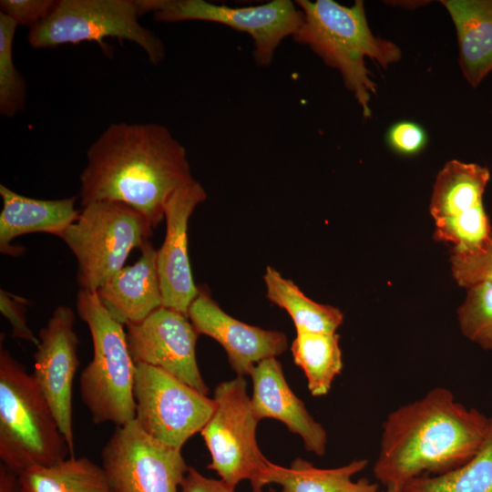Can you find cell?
<instances>
[{
	"mask_svg": "<svg viewBox=\"0 0 492 492\" xmlns=\"http://www.w3.org/2000/svg\"><path fill=\"white\" fill-rule=\"evenodd\" d=\"M80 180V203L122 202L156 228L179 188L193 181L185 147L156 123L109 125L91 144Z\"/></svg>",
	"mask_w": 492,
	"mask_h": 492,
	"instance_id": "6da1fadb",
	"label": "cell"
},
{
	"mask_svg": "<svg viewBox=\"0 0 492 492\" xmlns=\"http://www.w3.org/2000/svg\"><path fill=\"white\" fill-rule=\"evenodd\" d=\"M487 427V416L435 387L387 415L374 477L384 487L404 489L415 478L449 472L477 453Z\"/></svg>",
	"mask_w": 492,
	"mask_h": 492,
	"instance_id": "7a4b0ae2",
	"label": "cell"
},
{
	"mask_svg": "<svg viewBox=\"0 0 492 492\" xmlns=\"http://www.w3.org/2000/svg\"><path fill=\"white\" fill-rule=\"evenodd\" d=\"M294 3L302 12V22L292 36L293 40L310 47L327 66L340 72L363 116L370 118V100L376 94V84L365 58L386 68L400 59L401 49L372 33L362 0H356L351 6L333 0Z\"/></svg>",
	"mask_w": 492,
	"mask_h": 492,
	"instance_id": "3957f363",
	"label": "cell"
},
{
	"mask_svg": "<svg viewBox=\"0 0 492 492\" xmlns=\"http://www.w3.org/2000/svg\"><path fill=\"white\" fill-rule=\"evenodd\" d=\"M70 456L52 408L32 374L1 344L0 459L16 473Z\"/></svg>",
	"mask_w": 492,
	"mask_h": 492,
	"instance_id": "277c9868",
	"label": "cell"
},
{
	"mask_svg": "<svg viewBox=\"0 0 492 492\" xmlns=\"http://www.w3.org/2000/svg\"><path fill=\"white\" fill-rule=\"evenodd\" d=\"M76 307L89 329L93 344V358L79 379L82 402L94 424L123 425L135 418L136 366L124 325L109 314L96 292L80 289Z\"/></svg>",
	"mask_w": 492,
	"mask_h": 492,
	"instance_id": "5b68a950",
	"label": "cell"
},
{
	"mask_svg": "<svg viewBox=\"0 0 492 492\" xmlns=\"http://www.w3.org/2000/svg\"><path fill=\"white\" fill-rule=\"evenodd\" d=\"M147 218L118 201H94L60 237L77 261L81 290L97 292L121 270L134 249H141L152 235Z\"/></svg>",
	"mask_w": 492,
	"mask_h": 492,
	"instance_id": "8992f818",
	"label": "cell"
},
{
	"mask_svg": "<svg viewBox=\"0 0 492 492\" xmlns=\"http://www.w3.org/2000/svg\"><path fill=\"white\" fill-rule=\"evenodd\" d=\"M138 0H59L40 23L30 27L27 41L33 48H51L66 44L106 37L129 40L141 47L154 65L165 57V46L152 31L138 22Z\"/></svg>",
	"mask_w": 492,
	"mask_h": 492,
	"instance_id": "52a82bcc",
	"label": "cell"
},
{
	"mask_svg": "<svg viewBox=\"0 0 492 492\" xmlns=\"http://www.w3.org/2000/svg\"><path fill=\"white\" fill-rule=\"evenodd\" d=\"M214 413L200 432L210 451L214 470L231 486L249 480L252 492H262L260 481L272 462L256 440V417L244 376L219 384L213 394Z\"/></svg>",
	"mask_w": 492,
	"mask_h": 492,
	"instance_id": "ba28073f",
	"label": "cell"
},
{
	"mask_svg": "<svg viewBox=\"0 0 492 492\" xmlns=\"http://www.w3.org/2000/svg\"><path fill=\"white\" fill-rule=\"evenodd\" d=\"M135 365L134 419L152 438L181 450L214 413V399L159 367Z\"/></svg>",
	"mask_w": 492,
	"mask_h": 492,
	"instance_id": "9c48e42d",
	"label": "cell"
},
{
	"mask_svg": "<svg viewBox=\"0 0 492 492\" xmlns=\"http://www.w3.org/2000/svg\"><path fill=\"white\" fill-rule=\"evenodd\" d=\"M141 14L151 12L157 22L207 21L247 33L253 40L254 59L267 67L281 42L292 36L302 22V12L290 0L243 7H230L204 0H138Z\"/></svg>",
	"mask_w": 492,
	"mask_h": 492,
	"instance_id": "30bf717a",
	"label": "cell"
},
{
	"mask_svg": "<svg viewBox=\"0 0 492 492\" xmlns=\"http://www.w3.org/2000/svg\"><path fill=\"white\" fill-rule=\"evenodd\" d=\"M101 457L113 492H179L190 467L179 449L147 435L135 419L116 427Z\"/></svg>",
	"mask_w": 492,
	"mask_h": 492,
	"instance_id": "8fae6325",
	"label": "cell"
},
{
	"mask_svg": "<svg viewBox=\"0 0 492 492\" xmlns=\"http://www.w3.org/2000/svg\"><path fill=\"white\" fill-rule=\"evenodd\" d=\"M126 326L127 343L135 364L159 367L208 395L196 359L199 333L188 315L161 306L143 321Z\"/></svg>",
	"mask_w": 492,
	"mask_h": 492,
	"instance_id": "7c38bea8",
	"label": "cell"
},
{
	"mask_svg": "<svg viewBox=\"0 0 492 492\" xmlns=\"http://www.w3.org/2000/svg\"><path fill=\"white\" fill-rule=\"evenodd\" d=\"M75 318L70 307L59 305L53 311L46 324L38 332L39 343L34 354L32 373L67 442L69 456H75L72 388L79 364Z\"/></svg>",
	"mask_w": 492,
	"mask_h": 492,
	"instance_id": "4fadbf2b",
	"label": "cell"
},
{
	"mask_svg": "<svg viewBox=\"0 0 492 492\" xmlns=\"http://www.w3.org/2000/svg\"><path fill=\"white\" fill-rule=\"evenodd\" d=\"M207 198L202 185L193 181L176 190L164 207L165 239L157 250V269L163 307L188 315L200 287L196 286L188 252V222L195 208Z\"/></svg>",
	"mask_w": 492,
	"mask_h": 492,
	"instance_id": "5bb4252c",
	"label": "cell"
},
{
	"mask_svg": "<svg viewBox=\"0 0 492 492\" xmlns=\"http://www.w3.org/2000/svg\"><path fill=\"white\" fill-rule=\"evenodd\" d=\"M188 317L199 334L211 337L223 347L231 367L240 376L249 375L255 364L280 355L288 347L283 333L233 318L201 288L189 307Z\"/></svg>",
	"mask_w": 492,
	"mask_h": 492,
	"instance_id": "9a60e30c",
	"label": "cell"
},
{
	"mask_svg": "<svg viewBox=\"0 0 492 492\" xmlns=\"http://www.w3.org/2000/svg\"><path fill=\"white\" fill-rule=\"evenodd\" d=\"M249 375L252 381L251 401L256 417L260 421L279 420L290 432L301 436L307 451L323 456L327 433L287 384L282 364L275 357L262 360L251 368Z\"/></svg>",
	"mask_w": 492,
	"mask_h": 492,
	"instance_id": "2e32d148",
	"label": "cell"
},
{
	"mask_svg": "<svg viewBox=\"0 0 492 492\" xmlns=\"http://www.w3.org/2000/svg\"><path fill=\"white\" fill-rule=\"evenodd\" d=\"M138 260L125 266L96 292L109 314L123 325L138 323L163 305L157 250L150 241Z\"/></svg>",
	"mask_w": 492,
	"mask_h": 492,
	"instance_id": "e0dca14e",
	"label": "cell"
},
{
	"mask_svg": "<svg viewBox=\"0 0 492 492\" xmlns=\"http://www.w3.org/2000/svg\"><path fill=\"white\" fill-rule=\"evenodd\" d=\"M3 208L0 213V251L17 256L20 251L10 245L16 237L45 232L61 237L79 216L77 197L38 200L18 194L0 185Z\"/></svg>",
	"mask_w": 492,
	"mask_h": 492,
	"instance_id": "ac0fdd59",
	"label": "cell"
},
{
	"mask_svg": "<svg viewBox=\"0 0 492 492\" xmlns=\"http://www.w3.org/2000/svg\"><path fill=\"white\" fill-rule=\"evenodd\" d=\"M457 36L459 66L476 87L492 71V0H444Z\"/></svg>",
	"mask_w": 492,
	"mask_h": 492,
	"instance_id": "d6986e66",
	"label": "cell"
},
{
	"mask_svg": "<svg viewBox=\"0 0 492 492\" xmlns=\"http://www.w3.org/2000/svg\"><path fill=\"white\" fill-rule=\"evenodd\" d=\"M367 464L368 460L364 458L335 468H318L301 457L288 467L271 463L260 487L262 489L266 485L277 484L282 487L281 492H378V485L367 478L352 480Z\"/></svg>",
	"mask_w": 492,
	"mask_h": 492,
	"instance_id": "ffe728a7",
	"label": "cell"
},
{
	"mask_svg": "<svg viewBox=\"0 0 492 492\" xmlns=\"http://www.w3.org/2000/svg\"><path fill=\"white\" fill-rule=\"evenodd\" d=\"M490 179L487 167L453 159L437 173L429 211L434 220L456 218L483 206Z\"/></svg>",
	"mask_w": 492,
	"mask_h": 492,
	"instance_id": "44dd1931",
	"label": "cell"
},
{
	"mask_svg": "<svg viewBox=\"0 0 492 492\" xmlns=\"http://www.w3.org/2000/svg\"><path fill=\"white\" fill-rule=\"evenodd\" d=\"M18 478L20 492H112L103 467L85 456L31 466Z\"/></svg>",
	"mask_w": 492,
	"mask_h": 492,
	"instance_id": "7402d4cb",
	"label": "cell"
},
{
	"mask_svg": "<svg viewBox=\"0 0 492 492\" xmlns=\"http://www.w3.org/2000/svg\"><path fill=\"white\" fill-rule=\"evenodd\" d=\"M266 297L285 310L297 332L333 333L343 324V313L334 306L308 298L291 280L285 279L271 266L263 275Z\"/></svg>",
	"mask_w": 492,
	"mask_h": 492,
	"instance_id": "603a6c76",
	"label": "cell"
},
{
	"mask_svg": "<svg viewBox=\"0 0 492 492\" xmlns=\"http://www.w3.org/2000/svg\"><path fill=\"white\" fill-rule=\"evenodd\" d=\"M339 339L336 333L297 332L292 343L293 361L303 371L308 389L313 396L327 395L333 380L342 372Z\"/></svg>",
	"mask_w": 492,
	"mask_h": 492,
	"instance_id": "cb8c5ba5",
	"label": "cell"
},
{
	"mask_svg": "<svg viewBox=\"0 0 492 492\" xmlns=\"http://www.w3.org/2000/svg\"><path fill=\"white\" fill-rule=\"evenodd\" d=\"M406 492H492V415L483 444L464 465L442 475L417 477Z\"/></svg>",
	"mask_w": 492,
	"mask_h": 492,
	"instance_id": "d4e9b609",
	"label": "cell"
},
{
	"mask_svg": "<svg viewBox=\"0 0 492 492\" xmlns=\"http://www.w3.org/2000/svg\"><path fill=\"white\" fill-rule=\"evenodd\" d=\"M17 24L0 12V113L13 117L25 108L26 84L16 69L13 43Z\"/></svg>",
	"mask_w": 492,
	"mask_h": 492,
	"instance_id": "484cf974",
	"label": "cell"
},
{
	"mask_svg": "<svg viewBox=\"0 0 492 492\" xmlns=\"http://www.w3.org/2000/svg\"><path fill=\"white\" fill-rule=\"evenodd\" d=\"M457 322L465 337L484 350L492 351V283L466 290L457 310Z\"/></svg>",
	"mask_w": 492,
	"mask_h": 492,
	"instance_id": "4316f807",
	"label": "cell"
},
{
	"mask_svg": "<svg viewBox=\"0 0 492 492\" xmlns=\"http://www.w3.org/2000/svg\"><path fill=\"white\" fill-rule=\"evenodd\" d=\"M435 226V239L452 243V251H473L492 236L484 205L456 218L436 220Z\"/></svg>",
	"mask_w": 492,
	"mask_h": 492,
	"instance_id": "83f0119b",
	"label": "cell"
},
{
	"mask_svg": "<svg viewBox=\"0 0 492 492\" xmlns=\"http://www.w3.org/2000/svg\"><path fill=\"white\" fill-rule=\"evenodd\" d=\"M451 271L456 283L466 290L482 283H492V236L479 248L452 251Z\"/></svg>",
	"mask_w": 492,
	"mask_h": 492,
	"instance_id": "f1b7e54d",
	"label": "cell"
},
{
	"mask_svg": "<svg viewBox=\"0 0 492 492\" xmlns=\"http://www.w3.org/2000/svg\"><path fill=\"white\" fill-rule=\"evenodd\" d=\"M386 142L395 152L414 155L420 152L427 143L425 129L415 122L402 120L395 123L386 133Z\"/></svg>",
	"mask_w": 492,
	"mask_h": 492,
	"instance_id": "f546056e",
	"label": "cell"
},
{
	"mask_svg": "<svg viewBox=\"0 0 492 492\" xmlns=\"http://www.w3.org/2000/svg\"><path fill=\"white\" fill-rule=\"evenodd\" d=\"M54 0H1L0 12L12 18L17 26H33L54 9Z\"/></svg>",
	"mask_w": 492,
	"mask_h": 492,
	"instance_id": "4dcf8cb0",
	"label": "cell"
},
{
	"mask_svg": "<svg viewBox=\"0 0 492 492\" xmlns=\"http://www.w3.org/2000/svg\"><path fill=\"white\" fill-rule=\"evenodd\" d=\"M27 304L26 299L0 290V312L11 325L12 336L27 341L36 347L38 337L29 328L26 318Z\"/></svg>",
	"mask_w": 492,
	"mask_h": 492,
	"instance_id": "1f68e13d",
	"label": "cell"
},
{
	"mask_svg": "<svg viewBox=\"0 0 492 492\" xmlns=\"http://www.w3.org/2000/svg\"><path fill=\"white\" fill-rule=\"evenodd\" d=\"M234 490L235 487L224 480L206 477L193 467H189L180 487V492H234Z\"/></svg>",
	"mask_w": 492,
	"mask_h": 492,
	"instance_id": "d6a6232c",
	"label": "cell"
},
{
	"mask_svg": "<svg viewBox=\"0 0 492 492\" xmlns=\"http://www.w3.org/2000/svg\"><path fill=\"white\" fill-rule=\"evenodd\" d=\"M0 492H20L18 473L3 463L0 465Z\"/></svg>",
	"mask_w": 492,
	"mask_h": 492,
	"instance_id": "836d02e7",
	"label": "cell"
},
{
	"mask_svg": "<svg viewBox=\"0 0 492 492\" xmlns=\"http://www.w3.org/2000/svg\"><path fill=\"white\" fill-rule=\"evenodd\" d=\"M378 492H406L405 491L404 489H395V488H392V487H385V490L384 491H378Z\"/></svg>",
	"mask_w": 492,
	"mask_h": 492,
	"instance_id": "e575fe53",
	"label": "cell"
},
{
	"mask_svg": "<svg viewBox=\"0 0 492 492\" xmlns=\"http://www.w3.org/2000/svg\"><path fill=\"white\" fill-rule=\"evenodd\" d=\"M113 492V491H112Z\"/></svg>",
	"mask_w": 492,
	"mask_h": 492,
	"instance_id": "d590c367",
	"label": "cell"
}]
</instances>
